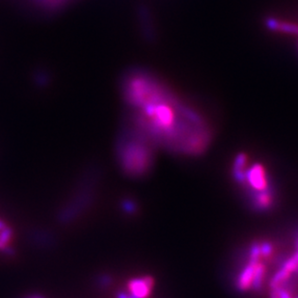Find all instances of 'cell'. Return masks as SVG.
I'll return each instance as SVG.
<instances>
[{"instance_id": "obj_1", "label": "cell", "mask_w": 298, "mask_h": 298, "mask_svg": "<svg viewBox=\"0 0 298 298\" xmlns=\"http://www.w3.org/2000/svg\"><path fill=\"white\" fill-rule=\"evenodd\" d=\"M120 159L124 172L131 176H142L153 165V151L142 139L130 141L123 145Z\"/></svg>"}, {"instance_id": "obj_2", "label": "cell", "mask_w": 298, "mask_h": 298, "mask_svg": "<svg viewBox=\"0 0 298 298\" xmlns=\"http://www.w3.org/2000/svg\"><path fill=\"white\" fill-rule=\"evenodd\" d=\"M244 183L249 184L254 193L269 189V182L264 166L259 163L252 166L245 172Z\"/></svg>"}, {"instance_id": "obj_3", "label": "cell", "mask_w": 298, "mask_h": 298, "mask_svg": "<svg viewBox=\"0 0 298 298\" xmlns=\"http://www.w3.org/2000/svg\"><path fill=\"white\" fill-rule=\"evenodd\" d=\"M154 287V279L146 276L141 279H133L129 283V290L133 298H148Z\"/></svg>"}, {"instance_id": "obj_4", "label": "cell", "mask_w": 298, "mask_h": 298, "mask_svg": "<svg viewBox=\"0 0 298 298\" xmlns=\"http://www.w3.org/2000/svg\"><path fill=\"white\" fill-rule=\"evenodd\" d=\"M259 261L257 262L248 261L247 265L240 272L238 281H237V287L240 291H247V290H252L253 283H254V277H255V267H256V264Z\"/></svg>"}, {"instance_id": "obj_5", "label": "cell", "mask_w": 298, "mask_h": 298, "mask_svg": "<svg viewBox=\"0 0 298 298\" xmlns=\"http://www.w3.org/2000/svg\"><path fill=\"white\" fill-rule=\"evenodd\" d=\"M252 201H253V207L257 208L258 210H261V211L268 210L273 206V192L270 188L267 190L256 192L254 193L252 197Z\"/></svg>"}, {"instance_id": "obj_6", "label": "cell", "mask_w": 298, "mask_h": 298, "mask_svg": "<svg viewBox=\"0 0 298 298\" xmlns=\"http://www.w3.org/2000/svg\"><path fill=\"white\" fill-rule=\"evenodd\" d=\"M266 26L270 30L273 31H282L286 33L296 34L298 35V25H291V24H287V23H281L275 18H267L266 22Z\"/></svg>"}, {"instance_id": "obj_7", "label": "cell", "mask_w": 298, "mask_h": 298, "mask_svg": "<svg viewBox=\"0 0 298 298\" xmlns=\"http://www.w3.org/2000/svg\"><path fill=\"white\" fill-rule=\"evenodd\" d=\"M270 298H279L277 296V294L274 292L273 290L270 291Z\"/></svg>"}, {"instance_id": "obj_8", "label": "cell", "mask_w": 298, "mask_h": 298, "mask_svg": "<svg viewBox=\"0 0 298 298\" xmlns=\"http://www.w3.org/2000/svg\"><path fill=\"white\" fill-rule=\"evenodd\" d=\"M295 244H296V248H297L298 250V236L297 238H296V242H295Z\"/></svg>"}, {"instance_id": "obj_9", "label": "cell", "mask_w": 298, "mask_h": 298, "mask_svg": "<svg viewBox=\"0 0 298 298\" xmlns=\"http://www.w3.org/2000/svg\"><path fill=\"white\" fill-rule=\"evenodd\" d=\"M294 273L296 274V275H297V276H298V268H297V269H296V271H295V272H294Z\"/></svg>"}, {"instance_id": "obj_10", "label": "cell", "mask_w": 298, "mask_h": 298, "mask_svg": "<svg viewBox=\"0 0 298 298\" xmlns=\"http://www.w3.org/2000/svg\"><path fill=\"white\" fill-rule=\"evenodd\" d=\"M30 298H41V297H39V296H34V297H30Z\"/></svg>"}, {"instance_id": "obj_11", "label": "cell", "mask_w": 298, "mask_h": 298, "mask_svg": "<svg viewBox=\"0 0 298 298\" xmlns=\"http://www.w3.org/2000/svg\"><path fill=\"white\" fill-rule=\"evenodd\" d=\"M295 298H298V295H297V296H296V297H295Z\"/></svg>"}]
</instances>
